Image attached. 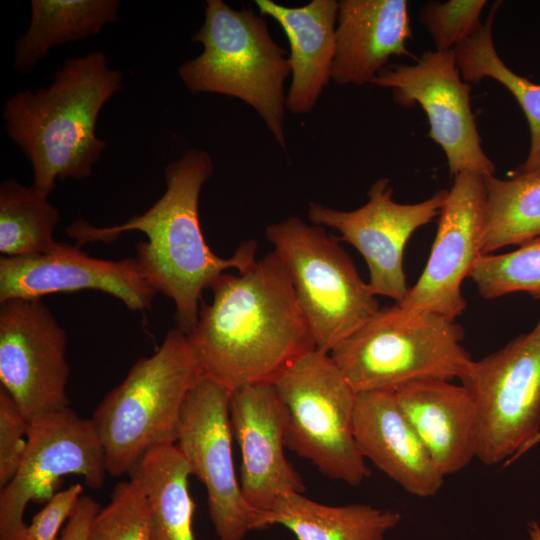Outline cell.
Listing matches in <instances>:
<instances>
[{"label": "cell", "instance_id": "277c9868", "mask_svg": "<svg viewBox=\"0 0 540 540\" xmlns=\"http://www.w3.org/2000/svg\"><path fill=\"white\" fill-rule=\"evenodd\" d=\"M192 41L203 50L178 68L184 86L192 93L245 102L286 150L284 84L291 68L263 16L246 8L235 10L223 0H207L203 25Z\"/></svg>", "mask_w": 540, "mask_h": 540}, {"label": "cell", "instance_id": "44dd1931", "mask_svg": "<svg viewBox=\"0 0 540 540\" xmlns=\"http://www.w3.org/2000/svg\"><path fill=\"white\" fill-rule=\"evenodd\" d=\"M255 5L260 15L280 25L288 39L292 80L286 110L307 114L331 80L338 1L312 0L301 7H286L272 0H255Z\"/></svg>", "mask_w": 540, "mask_h": 540}, {"label": "cell", "instance_id": "836d02e7", "mask_svg": "<svg viewBox=\"0 0 540 540\" xmlns=\"http://www.w3.org/2000/svg\"><path fill=\"white\" fill-rule=\"evenodd\" d=\"M528 533L530 540H540V525L536 521L530 522Z\"/></svg>", "mask_w": 540, "mask_h": 540}, {"label": "cell", "instance_id": "5bb4252c", "mask_svg": "<svg viewBox=\"0 0 540 540\" xmlns=\"http://www.w3.org/2000/svg\"><path fill=\"white\" fill-rule=\"evenodd\" d=\"M447 193L440 190L424 201L402 204L394 201L389 180L380 178L361 207L342 211L310 203L307 216L313 224L339 232V239L364 258L373 292L400 304L409 291L403 268L405 246L417 229L439 215Z\"/></svg>", "mask_w": 540, "mask_h": 540}, {"label": "cell", "instance_id": "1f68e13d", "mask_svg": "<svg viewBox=\"0 0 540 540\" xmlns=\"http://www.w3.org/2000/svg\"><path fill=\"white\" fill-rule=\"evenodd\" d=\"M82 492L80 483L56 492L28 525L27 540H57L59 529L72 515Z\"/></svg>", "mask_w": 540, "mask_h": 540}, {"label": "cell", "instance_id": "4316f807", "mask_svg": "<svg viewBox=\"0 0 540 540\" xmlns=\"http://www.w3.org/2000/svg\"><path fill=\"white\" fill-rule=\"evenodd\" d=\"M60 213L33 186L15 178L0 186V252L18 257L55 250L61 242L54 239Z\"/></svg>", "mask_w": 540, "mask_h": 540}, {"label": "cell", "instance_id": "ba28073f", "mask_svg": "<svg viewBox=\"0 0 540 540\" xmlns=\"http://www.w3.org/2000/svg\"><path fill=\"white\" fill-rule=\"evenodd\" d=\"M265 233L290 275L317 349L329 353L380 309L341 240L325 227L294 216Z\"/></svg>", "mask_w": 540, "mask_h": 540}, {"label": "cell", "instance_id": "ffe728a7", "mask_svg": "<svg viewBox=\"0 0 540 540\" xmlns=\"http://www.w3.org/2000/svg\"><path fill=\"white\" fill-rule=\"evenodd\" d=\"M394 392L402 412L444 477L458 473L476 458L478 413L461 384L421 381Z\"/></svg>", "mask_w": 540, "mask_h": 540}, {"label": "cell", "instance_id": "8992f818", "mask_svg": "<svg viewBox=\"0 0 540 540\" xmlns=\"http://www.w3.org/2000/svg\"><path fill=\"white\" fill-rule=\"evenodd\" d=\"M464 330L445 317L394 304L380 308L330 356L356 393L459 379L472 360Z\"/></svg>", "mask_w": 540, "mask_h": 540}, {"label": "cell", "instance_id": "484cf974", "mask_svg": "<svg viewBox=\"0 0 540 540\" xmlns=\"http://www.w3.org/2000/svg\"><path fill=\"white\" fill-rule=\"evenodd\" d=\"M485 193L483 255L540 236V173L487 176Z\"/></svg>", "mask_w": 540, "mask_h": 540}, {"label": "cell", "instance_id": "603a6c76", "mask_svg": "<svg viewBox=\"0 0 540 540\" xmlns=\"http://www.w3.org/2000/svg\"><path fill=\"white\" fill-rule=\"evenodd\" d=\"M142 489L149 512L150 540H195L191 468L176 444L146 451L128 473Z\"/></svg>", "mask_w": 540, "mask_h": 540}, {"label": "cell", "instance_id": "9c48e42d", "mask_svg": "<svg viewBox=\"0 0 540 540\" xmlns=\"http://www.w3.org/2000/svg\"><path fill=\"white\" fill-rule=\"evenodd\" d=\"M478 413L476 459L492 466L540 433V320L503 348L471 360L460 376Z\"/></svg>", "mask_w": 540, "mask_h": 540}, {"label": "cell", "instance_id": "7a4b0ae2", "mask_svg": "<svg viewBox=\"0 0 540 540\" xmlns=\"http://www.w3.org/2000/svg\"><path fill=\"white\" fill-rule=\"evenodd\" d=\"M213 171L209 153L189 149L165 167L166 190L145 212L107 227L77 220L65 230L79 246L110 243L129 231L144 233L147 241L137 244L135 257L157 292L173 300L177 328L187 335L197 324L203 290L227 269L244 273L257 262L255 240L241 243L229 258L216 255L205 240L199 198Z\"/></svg>", "mask_w": 540, "mask_h": 540}, {"label": "cell", "instance_id": "3957f363", "mask_svg": "<svg viewBox=\"0 0 540 540\" xmlns=\"http://www.w3.org/2000/svg\"><path fill=\"white\" fill-rule=\"evenodd\" d=\"M122 78L102 52H91L67 60L50 86L6 101L7 134L31 163L32 186L40 193L48 197L57 179L92 175L107 145L96 135L97 120Z\"/></svg>", "mask_w": 540, "mask_h": 540}, {"label": "cell", "instance_id": "7402d4cb", "mask_svg": "<svg viewBox=\"0 0 540 540\" xmlns=\"http://www.w3.org/2000/svg\"><path fill=\"white\" fill-rule=\"evenodd\" d=\"M401 520L396 510L366 504L330 506L291 493L257 515L254 530L281 525L297 540H384Z\"/></svg>", "mask_w": 540, "mask_h": 540}, {"label": "cell", "instance_id": "f546056e", "mask_svg": "<svg viewBox=\"0 0 540 540\" xmlns=\"http://www.w3.org/2000/svg\"><path fill=\"white\" fill-rule=\"evenodd\" d=\"M485 0L431 1L420 12V21L427 29L436 51L454 50L482 26Z\"/></svg>", "mask_w": 540, "mask_h": 540}, {"label": "cell", "instance_id": "d4e9b609", "mask_svg": "<svg viewBox=\"0 0 540 540\" xmlns=\"http://www.w3.org/2000/svg\"><path fill=\"white\" fill-rule=\"evenodd\" d=\"M500 3L492 6L481 28L453 51L466 82L492 78L514 96L528 121L531 140L527 158L517 172L540 173V84L513 72L497 53L492 26Z\"/></svg>", "mask_w": 540, "mask_h": 540}, {"label": "cell", "instance_id": "9a60e30c", "mask_svg": "<svg viewBox=\"0 0 540 540\" xmlns=\"http://www.w3.org/2000/svg\"><path fill=\"white\" fill-rule=\"evenodd\" d=\"M485 205V176L474 172L454 176L427 264L399 305L453 321L465 311L461 286L483 255Z\"/></svg>", "mask_w": 540, "mask_h": 540}, {"label": "cell", "instance_id": "83f0119b", "mask_svg": "<svg viewBox=\"0 0 540 540\" xmlns=\"http://www.w3.org/2000/svg\"><path fill=\"white\" fill-rule=\"evenodd\" d=\"M469 277L485 299L526 292L540 300V236L514 251L480 256Z\"/></svg>", "mask_w": 540, "mask_h": 540}, {"label": "cell", "instance_id": "2e32d148", "mask_svg": "<svg viewBox=\"0 0 540 540\" xmlns=\"http://www.w3.org/2000/svg\"><path fill=\"white\" fill-rule=\"evenodd\" d=\"M86 289L109 294L134 311L149 309L158 293L136 257L104 260L61 242L50 252L0 258V302Z\"/></svg>", "mask_w": 540, "mask_h": 540}, {"label": "cell", "instance_id": "f1b7e54d", "mask_svg": "<svg viewBox=\"0 0 540 540\" xmlns=\"http://www.w3.org/2000/svg\"><path fill=\"white\" fill-rule=\"evenodd\" d=\"M89 540H150L148 506L136 482L129 479L114 487L110 503L91 523Z\"/></svg>", "mask_w": 540, "mask_h": 540}, {"label": "cell", "instance_id": "52a82bcc", "mask_svg": "<svg viewBox=\"0 0 540 540\" xmlns=\"http://www.w3.org/2000/svg\"><path fill=\"white\" fill-rule=\"evenodd\" d=\"M285 419V446L330 479L352 486L370 476L353 434L357 393L328 352L313 349L273 382Z\"/></svg>", "mask_w": 540, "mask_h": 540}, {"label": "cell", "instance_id": "4dcf8cb0", "mask_svg": "<svg viewBox=\"0 0 540 540\" xmlns=\"http://www.w3.org/2000/svg\"><path fill=\"white\" fill-rule=\"evenodd\" d=\"M29 423L12 397L0 388V487L16 474L28 444Z\"/></svg>", "mask_w": 540, "mask_h": 540}, {"label": "cell", "instance_id": "5b68a950", "mask_svg": "<svg viewBox=\"0 0 540 540\" xmlns=\"http://www.w3.org/2000/svg\"><path fill=\"white\" fill-rule=\"evenodd\" d=\"M203 376L187 334L171 329L149 357L138 359L91 418L107 473L128 474L149 449L175 444L185 400Z\"/></svg>", "mask_w": 540, "mask_h": 540}, {"label": "cell", "instance_id": "e0dca14e", "mask_svg": "<svg viewBox=\"0 0 540 540\" xmlns=\"http://www.w3.org/2000/svg\"><path fill=\"white\" fill-rule=\"evenodd\" d=\"M229 409L241 453V490L256 517L280 497L303 493V479L285 456L284 412L274 384L256 383L232 391Z\"/></svg>", "mask_w": 540, "mask_h": 540}, {"label": "cell", "instance_id": "7c38bea8", "mask_svg": "<svg viewBox=\"0 0 540 540\" xmlns=\"http://www.w3.org/2000/svg\"><path fill=\"white\" fill-rule=\"evenodd\" d=\"M371 84L390 88L403 107H422L429 137L444 151L450 175H494L495 165L482 149L471 110V86L461 79L453 50L426 51L412 65H387Z\"/></svg>", "mask_w": 540, "mask_h": 540}, {"label": "cell", "instance_id": "d6a6232c", "mask_svg": "<svg viewBox=\"0 0 540 540\" xmlns=\"http://www.w3.org/2000/svg\"><path fill=\"white\" fill-rule=\"evenodd\" d=\"M100 509L97 501L82 495L57 540H89L91 523Z\"/></svg>", "mask_w": 540, "mask_h": 540}, {"label": "cell", "instance_id": "4fadbf2b", "mask_svg": "<svg viewBox=\"0 0 540 540\" xmlns=\"http://www.w3.org/2000/svg\"><path fill=\"white\" fill-rule=\"evenodd\" d=\"M230 393L203 375L185 400L175 444L206 488L218 539L243 540L254 530L256 513L243 496L234 466Z\"/></svg>", "mask_w": 540, "mask_h": 540}, {"label": "cell", "instance_id": "d6986e66", "mask_svg": "<svg viewBox=\"0 0 540 540\" xmlns=\"http://www.w3.org/2000/svg\"><path fill=\"white\" fill-rule=\"evenodd\" d=\"M405 0H340L331 80L339 85L371 84L392 56H412Z\"/></svg>", "mask_w": 540, "mask_h": 540}, {"label": "cell", "instance_id": "30bf717a", "mask_svg": "<svg viewBox=\"0 0 540 540\" xmlns=\"http://www.w3.org/2000/svg\"><path fill=\"white\" fill-rule=\"evenodd\" d=\"M106 473L104 449L92 419L67 407L30 423L20 467L1 488L0 540H27L26 507L48 502L64 476H81L97 490Z\"/></svg>", "mask_w": 540, "mask_h": 540}, {"label": "cell", "instance_id": "8fae6325", "mask_svg": "<svg viewBox=\"0 0 540 540\" xmlns=\"http://www.w3.org/2000/svg\"><path fill=\"white\" fill-rule=\"evenodd\" d=\"M67 332L41 299L0 302V381L26 421L69 406Z\"/></svg>", "mask_w": 540, "mask_h": 540}, {"label": "cell", "instance_id": "6da1fadb", "mask_svg": "<svg viewBox=\"0 0 540 540\" xmlns=\"http://www.w3.org/2000/svg\"><path fill=\"white\" fill-rule=\"evenodd\" d=\"M201 301L189 342L203 375L229 392L273 383L299 356L316 349L290 275L272 250L246 272L222 274Z\"/></svg>", "mask_w": 540, "mask_h": 540}, {"label": "cell", "instance_id": "ac0fdd59", "mask_svg": "<svg viewBox=\"0 0 540 540\" xmlns=\"http://www.w3.org/2000/svg\"><path fill=\"white\" fill-rule=\"evenodd\" d=\"M353 434L365 458L420 498L435 496L443 486L438 470L392 390L357 393Z\"/></svg>", "mask_w": 540, "mask_h": 540}, {"label": "cell", "instance_id": "cb8c5ba5", "mask_svg": "<svg viewBox=\"0 0 540 540\" xmlns=\"http://www.w3.org/2000/svg\"><path fill=\"white\" fill-rule=\"evenodd\" d=\"M119 0H32L28 29L17 40L14 69L29 73L53 47L97 35L117 20Z\"/></svg>", "mask_w": 540, "mask_h": 540}]
</instances>
